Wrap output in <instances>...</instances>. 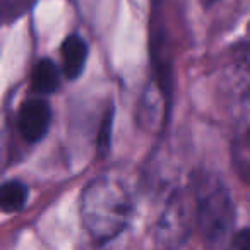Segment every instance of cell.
Here are the masks:
<instances>
[{"label":"cell","mask_w":250,"mask_h":250,"mask_svg":"<svg viewBox=\"0 0 250 250\" xmlns=\"http://www.w3.org/2000/svg\"><path fill=\"white\" fill-rule=\"evenodd\" d=\"M231 247L235 250H250V228H243L236 231Z\"/></svg>","instance_id":"30bf717a"},{"label":"cell","mask_w":250,"mask_h":250,"mask_svg":"<svg viewBox=\"0 0 250 250\" xmlns=\"http://www.w3.org/2000/svg\"><path fill=\"white\" fill-rule=\"evenodd\" d=\"M87 43L83 36L70 35L63 40L60 55H62V72L69 81H76L84 72L87 62Z\"/></svg>","instance_id":"5b68a950"},{"label":"cell","mask_w":250,"mask_h":250,"mask_svg":"<svg viewBox=\"0 0 250 250\" xmlns=\"http://www.w3.org/2000/svg\"><path fill=\"white\" fill-rule=\"evenodd\" d=\"M60 87V69L52 59L36 62L31 72V89L36 94H53Z\"/></svg>","instance_id":"8992f818"},{"label":"cell","mask_w":250,"mask_h":250,"mask_svg":"<svg viewBox=\"0 0 250 250\" xmlns=\"http://www.w3.org/2000/svg\"><path fill=\"white\" fill-rule=\"evenodd\" d=\"M201 2L204 7H212V5H214L216 2H219V0H201Z\"/></svg>","instance_id":"7c38bea8"},{"label":"cell","mask_w":250,"mask_h":250,"mask_svg":"<svg viewBox=\"0 0 250 250\" xmlns=\"http://www.w3.org/2000/svg\"><path fill=\"white\" fill-rule=\"evenodd\" d=\"M18 130L28 143L35 144L45 139L52 124V108L43 98H29L22 101L16 117Z\"/></svg>","instance_id":"277c9868"},{"label":"cell","mask_w":250,"mask_h":250,"mask_svg":"<svg viewBox=\"0 0 250 250\" xmlns=\"http://www.w3.org/2000/svg\"><path fill=\"white\" fill-rule=\"evenodd\" d=\"M195 218L208 250H228L235 238L236 211L229 190L218 175L199 171L192 177Z\"/></svg>","instance_id":"7a4b0ae2"},{"label":"cell","mask_w":250,"mask_h":250,"mask_svg":"<svg viewBox=\"0 0 250 250\" xmlns=\"http://www.w3.org/2000/svg\"><path fill=\"white\" fill-rule=\"evenodd\" d=\"M242 62L249 67V72H250V40L249 42L243 43V50H242Z\"/></svg>","instance_id":"8fae6325"},{"label":"cell","mask_w":250,"mask_h":250,"mask_svg":"<svg viewBox=\"0 0 250 250\" xmlns=\"http://www.w3.org/2000/svg\"><path fill=\"white\" fill-rule=\"evenodd\" d=\"M195 218L194 195L188 197L184 190H177L167 202L163 214L154 228V240L163 250H175L188 238Z\"/></svg>","instance_id":"3957f363"},{"label":"cell","mask_w":250,"mask_h":250,"mask_svg":"<svg viewBox=\"0 0 250 250\" xmlns=\"http://www.w3.org/2000/svg\"><path fill=\"white\" fill-rule=\"evenodd\" d=\"M113 106H110L106 110L103 117V122L100 125V130H98V149L101 154H106L111 147V129H113Z\"/></svg>","instance_id":"9c48e42d"},{"label":"cell","mask_w":250,"mask_h":250,"mask_svg":"<svg viewBox=\"0 0 250 250\" xmlns=\"http://www.w3.org/2000/svg\"><path fill=\"white\" fill-rule=\"evenodd\" d=\"M29 190L22 182L11 180L5 182L0 190V206L4 212H18L26 206Z\"/></svg>","instance_id":"ba28073f"},{"label":"cell","mask_w":250,"mask_h":250,"mask_svg":"<svg viewBox=\"0 0 250 250\" xmlns=\"http://www.w3.org/2000/svg\"><path fill=\"white\" fill-rule=\"evenodd\" d=\"M132 197L122 182L98 177L81 195V221L94 242H110L118 236L132 218Z\"/></svg>","instance_id":"6da1fadb"},{"label":"cell","mask_w":250,"mask_h":250,"mask_svg":"<svg viewBox=\"0 0 250 250\" xmlns=\"http://www.w3.org/2000/svg\"><path fill=\"white\" fill-rule=\"evenodd\" d=\"M231 165L240 180L250 185V124L233 137Z\"/></svg>","instance_id":"52a82bcc"}]
</instances>
